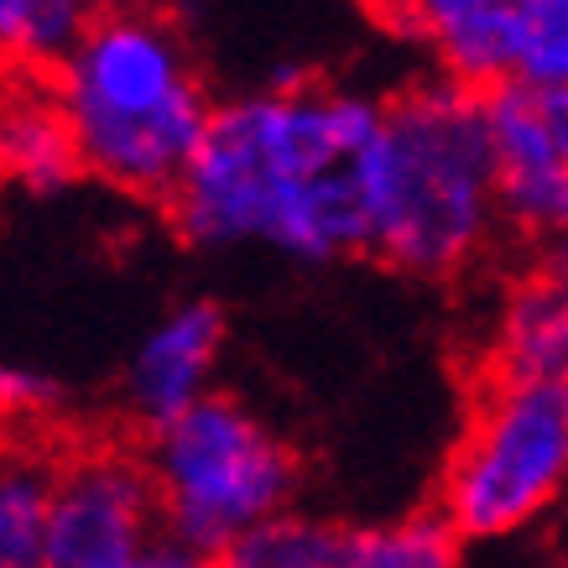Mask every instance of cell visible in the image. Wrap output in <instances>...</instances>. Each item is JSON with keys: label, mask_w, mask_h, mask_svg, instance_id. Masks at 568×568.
<instances>
[{"label": "cell", "mask_w": 568, "mask_h": 568, "mask_svg": "<svg viewBox=\"0 0 568 568\" xmlns=\"http://www.w3.org/2000/svg\"><path fill=\"white\" fill-rule=\"evenodd\" d=\"M381 104L318 89L214 104L168 220L193 245L272 241L303 261L371 251Z\"/></svg>", "instance_id": "1"}, {"label": "cell", "mask_w": 568, "mask_h": 568, "mask_svg": "<svg viewBox=\"0 0 568 568\" xmlns=\"http://www.w3.org/2000/svg\"><path fill=\"white\" fill-rule=\"evenodd\" d=\"M52 100L73 131L79 168L152 204H168L214 110L178 27L152 11L89 17L52 69Z\"/></svg>", "instance_id": "2"}, {"label": "cell", "mask_w": 568, "mask_h": 568, "mask_svg": "<svg viewBox=\"0 0 568 568\" xmlns=\"http://www.w3.org/2000/svg\"><path fill=\"white\" fill-rule=\"evenodd\" d=\"M496 230L480 94L417 79L381 104L371 256L413 276H454Z\"/></svg>", "instance_id": "3"}, {"label": "cell", "mask_w": 568, "mask_h": 568, "mask_svg": "<svg viewBox=\"0 0 568 568\" xmlns=\"http://www.w3.org/2000/svg\"><path fill=\"white\" fill-rule=\"evenodd\" d=\"M146 480L156 521L178 548L220 558L235 537L282 517L297 490V459L235 396H199L146 433Z\"/></svg>", "instance_id": "4"}, {"label": "cell", "mask_w": 568, "mask_h": 568, "mask_svg": "<svg viewBox=\"0 0 568 568\" xmlns=\"http://www.w3.org/2000/svg\"><path fill=\"white\" fill-rule=\"evenodd\" d=\"M568 465V392L480 381L469 428L444 475V521L465 537H506L542 517L564 490Z\"/></svg>", "instance_id": "5"}, {"label": "cell", "mask_w": 568, "mask_h": 568, "mask_svg": "<svg viewBox=\"0 0 568 568\" xmlns=\"http://www.w3.org/2000/svg\"><path fill=\"white\" fill-rule=\"evenodd\" d=\"M156 500L141 454L89 448L52 465L42 568H136L156 542Z\"/></svg>", "instance_id": "6"}, {"label": "cell", "mask_w": 568, "mask_h": 568, "mask_svg": "<svg viewBox=\"0 0 568 568\" xmlns=\"http://www.w3.org/2000/svg\"><path fill=\"white\" fill-rule=\"evenodd\" d=\"M490 141L496 220L521 235H552L568 220V94L496 84L480 94Z\"/></svg>", "instance_id": "7"}, {"label": "cell", "mask_w": 568, "mask_h": 568, "mask_svg": "<svg viewBox=\"0 0 568 568\" xmlns=\"http://www.w3.org/2000/svg\"><path fill=\"white\" fill-rule=\"evenodd\" d=\"M392 27L423 37L444 63L438 79L469 89V94L517 79L521 0H428L413 11H392Z\"/></svg>", "instance_id": "8"}, {"label": "cell", "mask_w": 568, "mask_h": 568, "mask_svg": "<svg viewBox=\"0 0 568 568\" xmlns=\"http://www.w3.org/2000/svg\"><path fill=\"white\" fill-rule=\"evenodd\" d=\"M224 345V313L214 303H189L173 318L146 334V345L136 349L131 365V396H136V413L146 423V433L162 428L168 417H178L189 402H199L209 365Z\"/></svg>", "instance_id": "9"}, {"label": "cell", "mask_w": 568, "mask_h": 568, "mask_svg": "<svg viewBox=\"0 0 568 568\" xmlns=\"http://www.w3.org/2000/svg\"><path fill=\"white\" fill-rule=\"evenodd\" d=\"M564 361H568L564 276L558 272L521 276L517 293L506 297V313H500L485 381H500V386H548V381H564Z\"/></svg>", "instance_id": "10"}, {"label": "cell", "mask_w": 568, "mask_h": 568, "mask_svg": "<svg viewBox=\"0 0 568 568\" xmlns=\"http://www.w3.org/2000/svg\"><path fill=\"white\" fill-rule=\"evenodd\" d=\"M0 173L37 193L69 189L79 168V146L52 94H17L0 104Z\"/></svg>", "instance_id": "11"}, {"label": "cell", "mask_w": 568, "mask_h": 568, "mask_svg": "<svg viewBox=\"0 0 568 568\" xmlns=\"http://www.w3.org/2000/svg\"><path fill=\"white\" fill-rule=\"evenodd\" d=\"M209 568H349V527L282 511L235 537Z\"/></svg>", "instance_id": "12"}, {"label": "cell", "mask_w": 568, "mask_h": 568, "mask_svg": "<svg viewBox=\"0 0 568 568\" xmlns=\"http://www.w3.org/2000/svg\"><path fill=\"white\" fill-rule=\"evenodd\" d=\"M48 496L52 465H37L27 454L0 459V568H42Z\"/></svg>", "instance_id": "13"}, {"label": "cell", "mask_w": 568, "mask_h": 568, "mask_svg": "<svg viewBox=\"0 0 568 568\" xmlns=\"http://www.w3.org/2000/svg\"><path fill=\"white\" fill-rule=\"evenodd\" d=\"M349 568H459V532L444 511H413L392 527H349Z\"/></svg>", "instance_id": "14"}, {"label": "cell", "mask_w": 568, "mask_h": 568, "mask_svg": "<svg viewBox=\"0 0 568 568\" xmlns=\"http://www.w3.org/2000/svg\"><path fill=\"white\" fill-rule=\"evenodd\" d=\"M84 11L69 0H0V52L21 63H63L84 32Z\"/></svg>", "instance_id": "15"}, {"label": "cell", "mask_w": 568, "mask_h": 568, "mask_svg": "<svg viewBox=\"0 0 568 568\" xmlns=\"http://www.w3.org/2000/svg\"><path fill=\"white\" fill-rule=\"evenodd\" d=\"M568 79V6L564 0H521V63L511 84L564 89Z\"/></svg>", "instance_id": "16"}, {"label": "cell", "mask_w": 568, "mask_h": 568, "mask_svg": "<svg viewBox=\"0 0 568 568\" xmlns=\"http://www.w3.org/2000/svg\"><path fill=\"white\" fill-rule=\"evenodd\" d=\"M63 402V386L27 365H0V417H37Z\"/></svg>", "instance_id": "17"}, {"label": "cell", "mask_w": 568, "mask_h": 568, "mask_svg": "<svg viewBox=\"0 0 568 568\" xmlns=\"http://www.w3.org/2000/svg\"><path fill=\"white\" fill-rule=\"evenodd\" d=\"M136 568H209V558H199V552H189V548H178L173 537H156L152 548L141 552Z\"/></svg>", "instance_id": "18"}]
</instances>
